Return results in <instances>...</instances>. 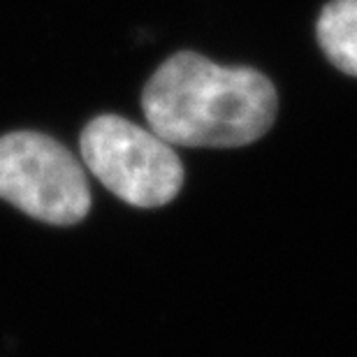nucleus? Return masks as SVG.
Masks as SVG:
<instances>
[{"instance_id": "nucleus-1", "label": "nucleus", "mask_w": 357, "mask_h": 357, "mask_svg": "<svg viewBox=\"0 0 357 357\" xmlns=\"http://www.w3.org/2000/svg\"><path fill=\"white\" fill-rule=\"evenodd\" d=\"M142 109L172 146H244L265 137L278 114L276 86L253 68H223L178 52L146 82Z\"/></svg>"}, {"instance_id": "nucleus-2", "label": "nucleus", "mask_w": 357, "mask_h": 357, "mask_svg": "<svg viewBox=\"0 0 357 357\" xmlns=\"http://www.w3.org/2000/svg\"><path fill=\"white\" fill-rule=\"evenodd\" d=\"M82 160L100 183L142 209L169 204L183 185L172 144L116 114L96 116L82 130Z\"/></svg>"}, {"instance_id": "nucleus-3", "label": "nucleus", "mask_w": 357, "mask_h": 357, "mask_svg": "<svg viewBox=\"0 0 357 357\" xmlns=\"http://www.w3.org/2000/svg\"><path fill=\"white\" fill-rule=\"evenodd\" d=\"M0 197L52 225H75L91 209L79 160L61 142L31 130L0 137Z\"/></svg>"}, {"instance_id": "nucleus-4", "label": "nucleus", "mask_w": 357, "mask_h": 357, "mask_svg": "<svg viewBox=\"0 0 357 357\" xmlns=\"http://www.w3.org/2000/svg\"><path fill=\"white\" fill-rule=\"evenodd\" d=\"M316 35L332 66L357 77V0H330L316 21Z\"/></svg>"}]
</instances>
